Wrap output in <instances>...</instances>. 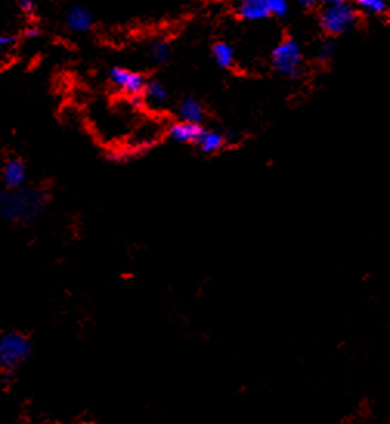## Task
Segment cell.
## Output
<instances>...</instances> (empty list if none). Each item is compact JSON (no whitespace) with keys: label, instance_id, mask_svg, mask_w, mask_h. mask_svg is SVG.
I'll list each match as a JSON object with an SVG mask.
<instances>
[{"label":"cell","instance_id":"cell-6","mask_svg":"<svg viewBox=\"0 0 390 424\" xmlns=\"http://www.w3.org/2000/svg\"><path fill=\"white\" fill-rule=\"evenodd\" d=\"M25 163L17 157H11L2 166V183L10 191L21 189L26 182Z\"/></svg>","mask_w":390,"mask_h":424},{"label":"cell","instance_id":"cell-3","mask_svg":"<svg viewBox=\"0 0 390 424\" xmlns=\"http://www.w3.org/2000/svg\"><path fill=\"white\" fill-rule=\"evenodd\" d=\"M31 355V342L19 331H6L0 336V366L11 372Z\"/></svg>","mask_w":390,"mask_h":424},{"label":"cell","instance_id":"cell-11","mask_svg":"<svg viewBox=\"0 0 390 424\" xmlns=\"http://www.w3.org/2000/svg\"><path fill=\"white\" fill-rule=\"evenodd\" d=\"M144 98H146L148 103L158 107V105H163L168 101L169 91L164 87L161 81H158V79H149L146 90H144Z\"/></svg>","mask_w":390,"mask_h":424},{"label":"cell","instance_id":"cell-18","mask_svg":"<svg viewBox=\"0 0 390 424\" xmlns=\"http://www.w3.org/2000/svg\"><path fill=\"white\" fill-rule=\"evenodd\" d=\"M17 5H19V8H21V11L25 12V15H28V16L35 15L36 3L33 2V0H21V2H19Z\"/></svg>","mask_w":390,"mask_h":424},{"label":"cell","instance_id":"cell-4","mask_svg":"<svg viewBox=\"0 0 390 424\" xmlns=\"http://www.w3.org/2000/svg\"><path fill=\"white\" fill-rule=\"evenodd\" d=\"M271 61L276 71L285 76H297L301 71L302 64V48L294 39L288 37L282 41L279 45H276L273 53H271Z\"/></svg>","mask_w":390,"mask_h":424},{"label":"cell","instance_id":"cell-2","mask_svg":"<svg viewBox=\"0 0 390 424\" xmlns=\"http://www.w3.org/2000/svg\"><path fill=\"white\" fill-rule=\"evenodd\" d=\"M358 21V11L347 2H330L322 10L319 25L328 36H339L347 33Z\"/></svg>","mask_w":390,"mask_h":424},{"label":"cell","instance_id":"cell-8","mask_svg":"<svg viewBox=\"0 0 390 424\" xmlns=\"http://www.w3.org/2000/svg\"><path fill=\"white\" fill-rule=\"evenodd\" d=\"M203 132H204V129H203V125H200V124L177 121L169 127L168 135H169L170 140L175 141V143L197 144V141L200 140Z\"/></svg>","mask_w":390,"mask_h":424},{"label":"cell","instance_id":"cell-1","mask_svg":"<svg viewBox=\"0 0 390 424\" xmlns=\"http://www.w3.org/2000/svg\"><path fill=\"white\" fill-rule=\"evenodd\" d=\"M47 208V198L36 189H15L0 194V215L8 220L33 222Z\"/></svg>","mask_w":390,"mask_h":424},{"label":"cell","instance_id":"cell-19","mask_svg":"<svg viewBox=\"0 0 390 424\" xmlns=\"http://www.w3.org/2000/svg\"><path fill=\"white\" fill-rule=\"evenodd\" d=\"M24 36L26 39H37L42 36V30L39 28L37 25H28L26 28L24 30Z\"/></svg>","mask_w":390,"mask_h":424},{"label":"cell","instance_id":"cell-16","mask_svg":"<svg viewBox=\"0 0 390 424\" xmlns=\"http://www.w3.org/2000/svg\"><path fill=\"white\" fill-rule=\"evenodd\" d=\"M333 53H335V45L330 42V41H323L319 45V51H317V59H319V62L326 64V62L330 61V59H332Z\"/></svg>","mask_w":390,"mask_h":424},{"label":"cell","instance_id":"cell-20","mask_svg":"<svg viewBox=\"0 0 390 424\" xmlns=\"http://www.w3.org/2000/svg\"><path fill=\"white\" fill-rule=\"evenodd\" d=\"M16 44V36L15 35H0V51L11 47Z\"/></svg>","mask_w":390,"mask_h":424},{"label":"cell","instance_id":"cell-12","mask_svg":"<svg viewBox=\"0 0 390 424\" xmlns=\"http://www.w3.org/2000/svg\"><path fill=\"white\" fill-rule=\"evenodd\" d=\"M213 59L214 62L223 70L233 69L236 59L234 48L227 42H215L213 45Z\"/></svg>","mask_w":390,"mask_h":424},{"label":"cell","instance_id":"cell-22","mask_svg":"<svg viewBox=\"0 0 390 424\" xmlns=\"http://www.w3.org/2000/svg\"><path fill=\"white\" fill-rule=\"evenodd\" d=\"M78 424H90V423H78Z\"/></svg>","mask_w":390,"mask_h":424},{"label":"cell","instance_id":"cell-15","mask_svg":"<svg viewBox=\"0 0 390 424\" xmlns=\"http://www.w3.org/2000/svg\"><path fill=\"white\" fill-rule=\"evenodd\" d=\"M358 6L369 15H382L387 11V5L382 0H360Z\"/></svg>","mask_w":390,"mask_h":424},{"label":"cell","instance_id":"cell-7","mask_svg":"<svg viewBox=\"0 0 390 424\" xmlns=\"http://www.w3.org/2000/svg\"><path fill=\"white\" fill-rule=\"evenodd\" d=\"M65 25L73 33H89L95 25V16L82 5H75L65 15Z\"/></svg>","mask_w":390,"mask_h":424},{"label":"cell","instance_id":"cell-21","mask_svg":"<svg viewBox=\"0 0 390 424\" xmlns=\"http://www.w3.org/2000/svg\"><path fill=\"white\" fill-rule=\"evenodd\" d=\"M302 5L305 6V8H313V6H314V2H302Z\"/></svg>","mask_w":390,"mask_h":424},{"label":"cell","instance_id":"cell-9","mask_svg":"<svg viewBox=\"0 0 390 424\" xmlns=\"http://www.w3.org/2000/svg\"><path fill=\"white\" fill-rule=\"evenodd\" d=\"M236 11L243 21H263L271 16L269 0H243Z\"/></svg>","mask_w":390,"mask_h":424},{"label":"cell","instance_id":"cell-17","mask_svg":"<svg viewBox=\"0 0 390 424\" xmlns=\"http://www.w3.org/2000/svg\"><path fill=\"white\" fill-rule=\"evenodd\" d=\"M269 11L271 16L283 17L288 12V3L285 0H269Z\"/></svg>","mask_w":390,"mask_h":424},{"label":"cell","instance_id":"cell-14","mask_svg":"<svg viewBox=\"0 0 390 424\" xmlns=\"http://www.w3.org/2000/svg\"><path fill=\"white\" fill-rule=\"evenodd\" d=\"M172 55L170 42L168 39L157 37L149 44V56L157 64H166Z\"/></svg>","mask_w":390,"mask_h":424},{"label":"cell","instance_id":"cell-10","mask_svg":"<svg viewBox=\"0 0 390 424\" xmlns=\"http://www.w3.org/2000/svg\"><path fill=\"white\" fill-rule=\"evenodd\" d=\"M177 116L178 121L200 124L204 118V109L202 103L193 96L183 98L177 107Z\"/></svg>","mask_w":390,"mask_h":424},{"label":"cell","instance_id":"cell-13","mask_svg":"<svg viewBox=\"0 0 390 424\" xmlns=\"http://www.w3.org/2000/svg\"><path fill=\"white\" fill-rule=\"evenodd\" d=\"M224 136L220 134V132L215 130H204L200 140L197 141V145L200 148L202 152L204 154H214V152H219L220 149H223L224 145Z\"/></svg>","mask_w":390,"mask_h":424},{"label":"cell","instance_id":"cell-5","mask_svg":"<svg viewBox=\"0 0 390 424\" xmlns=\"http://www.w3.org/2000/svg\"><path fill=\"white\" fill-rule=\"evenodd\" d=\"M109 79L116 89H120L123 94L130 96V99L144 96V90H146L149 81L141 73L130 71L123 67H112L109 70Z\"/></svg>","mask_w":390,"mask_h":424}]
</instances>
